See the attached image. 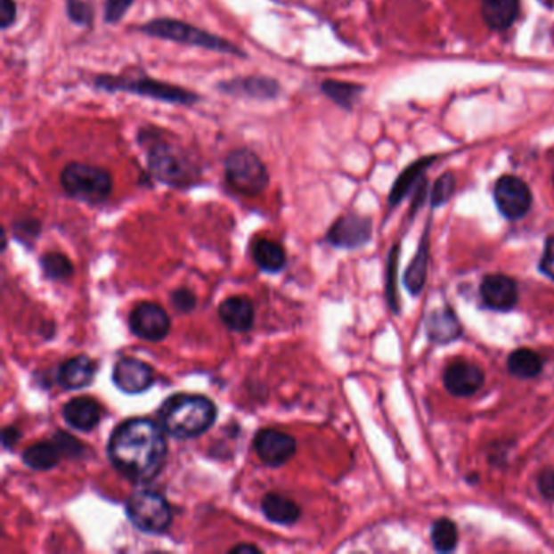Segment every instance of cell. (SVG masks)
<instances>
[{"instance_id": "40", "label": "cell", "mask_w": 554, "mask_h": 554, "mask_svg": "<svg viewBox=\"0 0 554 554\" xmlns=\"http://www.w3.org/2000/svg\"><path fill=\"white\" fill-rule=\"evenodd\" d=\"M20 431L17 428H13V426H10V428H5L4 429V435H2V441H4V447L5 449H12L15 444L20 441Z\"/></svg>"}, {"instance_id": "35", "label": "cell", "mask_w": 554, "mask_h": 554, "mask_svg": "<svg viewBox=\"0 0 554 554\" xmlns=\"http://www.w3.org/2000/svg\"><path fill=\"white\" fill-rule=\"evenodd\" d=\"M53 441L57 444V447L61 449V452L65 457H78L82 453V449H84L82 444L78 443L72 436L64 433V431H57Z\"/></svg>"}, {"instance_id": "15", "label": "cell", "mask_w": 554, "mask_h": 554, "mask_svg": "<svg viewBox=\"0 0 554 554\" xmlns=\"http://www.w3.org/2000/svg\"><path fill=\"white\" fill-rule=\"evenodd\" d=\"M254 449L268 467H281L296 453V441L277 429H262L254 439Z\"/></svg>"}, {"instance_id": "21", "label": "cell", "mask_w": 554, "mask_h": 554, "mask_svg": "<svg viewBox=\"0 0 554 554\" xmlns=\"http://www.w3.org/2000/svg\"><path fill=\"white\" fill-rule=\"evenodd\" d=\"M520 13L518 0H481V15L494 31L508 29Z\"/></svg>"}, {"instance_id": "25", "label": "cell", "mask_w": 554, "mask_h": 554, "mask_svg": "<svg viewBox=\"0 0 554 554\" xmlns=\"http://www.w3.org/2000/svg\"><path fill=\"white\" fill-rule=\"evenodd\" d=\"M252 257L256 260L257 267L268 273L280 272L287 264V254L275 240H257L252 248Z\"/></svg>"}, {"instance_id": "41", "label": "cell", "mask_w": 554, "mask_h": 554, "mask_svg": "<svg viewBox=\"0 0 554 554\" xmlns=\"http://www.w3.org/2000/svg\"><path fill=\"white\" fill-rule=\"evenodd\" d=\"M230 553H260V550L254 545H238L232 548Z\"/></svg>"}, {"instance_id": "27", "label": "cell", "mask_w": 554, "mask_h": 554, "mask_svg": "<svg viewBox=\"0 0 554 554\" xmlns=\"http://www.w3.org/2000/svg\"><path fill=\"white\" fill-rule=\"evenodd\" d=\"M363 90L364 88L361 85L340 82V80H323L321 84V92L337 106L348 111L353 110V106L358 102Z\"/></svg>"}, {"instance_id": "30", "label": "cell", "mask_w": 554, "mask_h": 554, "mask_svg": "<svg viewBox=\"0 0 554 554\" xmlns=\"http://www.w3.org/2000/svg\"><path fill=\"white\" fill-rule=\"evenodd\" d=\"M398 256H400V244H395L388 252L387 270H386V296L394 314H400L397 289Z\"/></svg>"}, {"instance_id": "16", "label": "cell", "mask_w": 554, "mask_h": 554, "mask_svg": "<svg viewBox=\"0 0 554 554\" xmlns=\"http://www.w3.org/2000/svg\"><path fill=\"white\" fill-rule=\"evenodd\" d=\"M153 380H155V372L143 361L124 358L114 364L112 382L116 384V387L126 394H130V395L143 394L145 390L151 387Z\"/></svg>"}, {"instance_id": "8", "label": "cell", "mask_w": 554, "mask_h": 554, "mask_svg": "<svg viewBox=\"0 0 554 554\" xmlns=\"http://www.w3.org/2000/svg\"><path fill=\"white\" fill-rule=\"evenodd\" d=\"M130 524L143 534H165L173 524V512L167 499L155 491H137L126 504Z\"/></svg>"}, {"instance_id": "38", "label": "cell", "mask_w": 554, "mask_h": 554, "mask_svg": "<svg viewBox=\"0 0 554 554\" xmlns=\"http://www.w3.org/2000/svg\"><path fill=\"white\" fill-rule=\"evenodd\" d=\"M536 486H538V491L543 499L554 502V468L548 467V468L540 471V475L536 478Z\"/></svg>"}, {"instance_id": "10", "label": "cell", "mask_w": 554, "mask_h": 554, "mask_svg": "<svg viewBox=\"0 0 554 554\" xmlns=\"http://www.w3.org/2000/svg\"><path fill=\"white\" fill-rule=\"evenodd\" d=\"M216 90L234 98H244L252 102H273L283 92L281 84L267 75H244L234 77L216 85Z\"/></svg>"}, {"instance_id": "33", "label": "cell", "mask_w": 554, "mask_h": 554, "mask_svg": "<svg viewBox=\"0 0 554 554\" xmlns=\"http://www.w3.org/2000/svg\"><path fill=\"white\" fill-rule=\"evenodd\" d=\"M135 0H106L104 10H102V19L108 25H118L124 20L126 13L134 5Z\"/></svg>"}, {"instance_id": "34", "label": "cell", "mask_w": 554, "mask_h": 554, "mask_svg": "<svg viewBox=\"0 0 554 554\" xmlns=\"http://www.w3.org/2000/svg\"><path fill=\"white\" fill-rule=\"evenodd\" d=\"M453 189H455V179L452 175H444L443 177H439L431 194L433 207H441L445 204L453 194Z\"/></svg>"}, {"instance_id": "20", "label": "cell", "mask_w": 554, "mask_h": 554, "mask_svg": "<svg viewBox=\"0 0 554 554\" xmlns=\"http://www.w3.org/2000/svg\"><path fill=\"white\" fill-rule=\"evenodd\" d=\"M94 363L88 356H75L62 363L57 372V380L67 390L84 388L94 379Z\"/></svg>"}, {"instance_id": "42", "label": "cell", "mask_w": 554, "mask_h": 554, "mask_svg": "<svg viewBox=\"0 0 554 554\" xmlns=\"http://www.w3.org/2000/svg\"><path fill=\"white\" fill-rule=\"evenodd\" d=\"M553 181H554V179H553Z\"/></svg>"}, {"instance_id": "22", "label": "cell", "mask_w": 554, "mask_h": 554, "mask_svg": "<svg viewBox=\"0 0 554 554\" xmlns=\"http://www.w3.org/2000/svg\"><path fill=\"white\" fill-rule=\"evenodd\" d=\"M428 264H429V230H426L423 238L420 240V246L416 250L415 257L410 262L405 275L403 285L411 296H420L426 285L428 277Z\"/></svg>"}, {"instance_id": "14", "label": "cell", "mask_w": 554, "mask_h": 554, "mask_svg": "<svg viewBox=\"0 0 554 554\" xmlns=\"http://www.w3.org/2000/svg\"><path fill=\"white\" fill-rule=\"evenodd\" d=\"M483 305L496 313H509L518 303L517 281L514 278L493 273L483 278L480 285Z\"/></svg>"}, {"instance_id": "19", "label": "cell", "mask_w": 554, "mask_h": 554, "mask_svg": "<svg viewBox=\"0 0 554 554\" xmlns=\"http://www.w3.org/2000/svg\"><path fill=\"white\" fill-rule=\"evenodd\" d=\"M218 314L222 322L234 332H248L252 329L254 306L244 296H232L224 299L218 307Z\"/></svg>"}, {"instance_id": "17", "label": "cell", "mask_w": 554, "mask_h": 554, "mask_svg": "<svg viewBox=\"0 0 554 554\" xmlns=\"http://www.w3.org/2000/svg\"><path fill=\"white\" fill-rule=\"evenodd\" d=\"M425 330L428 338L436 345L455 342L463 335L462 323L451 306L436 309L428 315Z\"/></svg>"}, {"instance_id": "23", "label": "cell", "mask_w": 554, "mask_h": 554, "mask_svg": "<svg viewBox=\"0 0 554 554\" xmlns=\"http://www.w3.org/2000/svg\"><path fill=\"white\" fill-rule=\"evenodd\" d=\"M262 512L270 522L287 526L295 525L301 516V509L295 501L273 493L262 499Z\"/></svg>"}, {"instance_id": "11", "label": "cell", "mask_w": 554, "mask_h": 554, "mask_svg": "<svg viewBox=\"0 0 554 554\" xmlns=\"http://www.w3.org/2000/svg\"><path fill=\"white\" fill-rule=\"evenodd\" d=\"M485 371L477 363L457 358L444 370L443 382L445 390L457 398L475 395L485 386Z\"/></svg>"}, {"instance_id": "4", "label": "cell", "mask_w": 554, "mask_h": 554, "mask_svg": "<svg viewBox=\"0 0 554 554\" xmlns=\"http://www.w3.org/2000/svg\"><path fill=\"white\" fill-rule=\"evenodd\" d=\"M93 86L100 92L127 93L148 100L187 108L200 102V96L192 90L151 78L145 74H129V72L120 75L100 74L93 78Z\"/></svg>"}, {"instance_id": "3", "label": "cell", "mask_w": 554, "mask_h": 554, "mask_svg": "<svg viewBox=\"0 0 554 554\" xmlns=\"http://www.w3.org/2000/svg\"><path fill=\"white\" fill-rule=\"evenodd\" d=\"M216 415L210 398L177 394L161 405L158 421L167 435L175 439H192L207 433L216 421Z\"/></svg>"}, {"instance_id": "36", "label": "cell", "mask_w": 554, "mask_h": 554, "mask_svg": "<svg viewBox=\"0 0 554 554\" xmlns=\"http://www.w3.org/2000/svg\"><path fill=\"white\" fill-rule=\"evenodd\" d=\"M19 5L15 0H0V29H9L17 23Z\"/></svg>"}, {"instance_id": "29", "label": "cell", "mask_w": 554, "mask_h": 554, "mask_svg": "<svg viewBox=\"0 0 554 554\" xmlns=\"http://www.w3.org/2000/svg\"><path fill=\"white\" fill-rule=\"evenodd\" d=\"M431 161L433 159H423V161L415 163L413 167H408L407 171L398 177L395 184L392 187V192H390V197H388V204L392 205V207L400 204L407 197L411 185L415 184L416 179L425 171Z\"/></svg>"}, {"instance_id": "39", "label": "cell", "mask_w": 554, "mask_h": 554, "mask_svg": "<svg viewBox=\"0 0 554 554\" xmlns=\"http://www.w3.org/2000/svg\"><path fill=\"white\" fill-rule=\"evenodd\" d=\"M538 270L545 275L546 278L554 281V236H550L545 242V250L542 260L538 264Z\"/></svg>"}, {"instance_id": "24", "label": "cell", "mask_w": 554, "mask_h": 554, "mask_svg": "<svg viewBox=\"0 0 554 554\" xmlns=\"http://www.w3.org/2000/svg\"><path fill=\"white\" fill-rule=\"evenodd\" d=\"M508 371L517 379H535L543 371V360L536 351L518 348L509 354Z\"/></svg>"}, {"instance_id": "9", "label": "cell", "mask_w": 554, "mask_h": 554, "mask_svg": "<svg viewBox=\"0 0 554 554\" xmlns=\"http://www.w3.org/2000/svg\"><path fill=\"white\" fill-rule=\"evenodd\" d=\"M494 202L506 220L517 222L530 212L534 195L517 175H502L494 185Z\"/></svg>"}, {"instance_id": "5", "label": "cell", "mask_w": 554, "mask_h": 554, "mask_svg": "<svg viewBox=\"0 0 554 554\" xmlns=\"http://www.w3.org/2000/svg\"><path fill=\"white\" fill-rule=\"evenodd\" d=\"M137 31L145 37H158V39H165V41H171L177 45H184V46L200 47V49H207L213 53H220V54L240 57V59L248 57L244 49L232 45L230 39L199 29L184 20L153 19L140 25Z\"/></svg>"}, {"instance_id": "6", "label": "cell", "mask_w": 554, "mask_h": 554, "mask_svg": "<svg viewBox=\"0 0 554 554\" xmlns=\"http://www.w3.org/2000/svg\"><path fill=\"white\" fill-rule=\"evenodd\" d=\"M61 185L70 199L98 205L112 192L114 181L108 169L80 161H70L61 173Z\"/></svg>"}, {"instance_id": "1", "label": "cell", "mask_w": 554, "mask_h": 554, "mask_svg": "<svg viewBox=\"0 0 554 554\" xmlns=\"http://www.w3.org/2000/svg\"><path fill=\"white\" fill-rule=\"evenodd\" d=\"M108 455L114 468L134 483L157 478L167 457L163 428L148 418H132L112 431Z\"/></svg>"}, {"instance_id": "31", "label": "cell", "mask_w": 554, "mask_h": 554, "mask_svg": "<svg viewBox=\"0 0 554 554\" xmlns=\"http://www.w3.org/2000/svg\"><path fill=\"white\" fill-rule=\"evenodd\" d=\"M41 267L47 278L62 281L74 273V265L64 254H46L41 259Z\"/></svg>"}, {"instance_id": "18", "label": "cell", "mask_w": 554, "mask_h": 554, "mask_svg": "<svg viewBox=\"0 0 554 554\" xmlns=\"http://www.w3.org/2000/svg\"><path fill=\"white\" fill-rule=\"evenodd\" d=\"M65 423L78 431H92L102 420V407L92 397L72 398L62 408Z\"/></svg>"}, {"instance_id": "28", "label": "cell", "mask_w": 554, "mask_h": 554, "mask_svg": "<svg viewBox=\"0 0 554 554\" xmlns=\"http://www.w3.org/2000/svg\"><path fill=\"white\" fill-rule=\"evenodd\" d=\"M431 542L437 553H452L459 545V528L451 518H437L431 526Z\"/></svg>"}, {"instance_id": "13", "label": "cell", "mask_w": 554, "mask_h": 554, "mask_svg": "<svg viewBox=\"0 0 554 554\" xmlns=\"http://www.w3.org/2000/svg\"><path fill=\"white\" fill-rule=\"evenodd\" d=\"M372 238V222L354 213L343 215L327 232V240L338 249H358Z\"/></svg>"}, {"instance_id": "2", "label": "cell", "mask_w": 554, "mask_h": 554, "mask_svg": "<svg viewBox=\"0 0 554 554\" xmlns=\"http://www.w3.org/2000/svg\"><path fill=\"white\" fill-rule=\"evenodd\" d=\"M137 140L147 158L148 173L158 183L187 189L200 181L204 171L199 159L167 130L143 127L139 130Z\"/></svg>"}, {"instance_id": "37", "label": "cell", "mask_w": 554, "mask_h": 554, "mask_svg": "<svg viewBox=\"0 0 554 554\" xmlns=\"http://www.w3.org/2000/svg\"><path fill=\"white\" fill-rule=\"evenodd\" d=\"M171 303L175 307V311L179 313H191L194 311L195 305H197V299H195L194 293L181 288V289H175L171 295Z\"/></svg>"}, {"instance_id": "12", "label": "cell", "mask_w": 554, "mask_h": 554, "mask_svg": "<svg viewBox=\"0 0 554 554\" xmlns=\"http://www.w3.org/2000/svg\"><path fill=\"white\" fill-rule=\"evenodd\" d=\"M130 330L148 342H161L171 330L167 311L155 303H140L129 317Z\"/></svg>"}, {"instance_id": "32", "label": "cell", "mask_w": 554, "mask_h": 554, "mask_svg": "<svg viewBox=\"0 0 554 554\" xmlns=\"http://www.w3.org/2000/svg\"><path fill=\"white\" fill-rule=\"evenodd\" d=\"M65 13L77 27H92L93 7L88 0H65Z\"/></svg>"}, {"instance_id": "26", "label": "cell", "mask_w": 554, "mask_h": 554, "mask_svg": "<svg viewBox=\"0 0 554 554\" xmlns=\"http://www.w3.org/2000/svg\"><path fill=\"white\" fill-rule=\"evenodd\" d=\"M61 457H62V452L54 441L33 444L21 455L25 465H29V468H33V470L39 471L54 468L61 460Z\"/></svg>"}, {"instance_id": "7", "label": "cell", "mask_w": 554, "mask_h": 554, "mask_svg": "<svg viewBox=\"0 0 554 554\" xmlns=\"http://www.w3.org/2000/svg\"><path fill=\"white\" fill-rule=\"evenodd\" d=\"M223 167L226 183L238 194L256 197L262 194L270 184L265 163L250 148H236L230 151L228 157L224 158Z\"/></svg>"}]
</instances>
